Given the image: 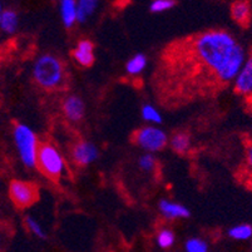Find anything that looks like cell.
<instances>
[{
    "label": "cell",
    "mask_w": 252,
    "mask_h": 252,
    "mask_svg": "<svg viewBox=\"0 0 252 252\" xmlns=\"http://www.w3.org/2000/svg\"><path fill=\"white\" fill-rule=\"evenodd\" d=\"M9 193L14 205L20 208L34 205L39 198L38 187L34 183L19 180H14L10 183Z\"/></svg>",
    "instance_id": "8992f818"
},
{
    "label": "cell",
    "mask_w": 252,
    "mask_h": 252,
    "mask_svg": "<svg viewBox=\"0 0 252 252\" xmlns=\"http://www.w3.org/2000/svg\"><path fill=\"white\" fill-rule=\"evenodd\" d=\"M186 251L187 252H208V247L205 241L201 238H191L186 242Z\"/></svg>",
    "instance_id": "44dd1931"
},
{
    "label": "cell",
    "mask_w": 252,
    "mask_h": 252,
    "mask_svg": "<svg viewBox=\"0 0 252 252\" xmlns=\"http://www.w3.org/2000/svg\"><path fill=\"white\" fill-rule=\"evenodd\" d=\"M159 211H161L164 217L169 220L187 219V217H189V208L180 205V203L169 202L167 200H162L159 202Z\"/></svg>",
    "instance_id": "7c38bea8"
},
{
    "label": "cell",
    "mask_w": 252,
    "mask_h": 252,
    "mask_svg": "<svg viewBox=\"0 0 252 252\" xmlns=\"http://www.w3.org/2000/svg\"><path fill=\"white\" fill-rule=\"evenodd\" d=\"M169 143H171L172 150L175 152L180 153V155H185L191 147V137L186 132H177V133L172 136Z\"/></svg>",
    "instance_id": "5bb4252c"
},
{
    "label": "cell",
    "mask_w": 252,
    "mask_h": 252,
    "mask_svg": "<svg viewBox=\"0 0 252 252\" xmlns=\"http://www.w3.org/2000/svg\"><path fill=\"white\" fill-rule=\"evenodd\" d=\"M63 112L69 121L78 122L81 121L86 113V105L83 100L77 95H69L63 102Z\"/></svg>",
    "instance_id": "30bf717a"
},
{
    "label": "cell",
    "mask_w": 252,
    "mask_h": 252,
    "mask_svg": "<svg viewBox=\"0 0 252 252\" xmlns=\"http://www.w3.org/2000/svg\"><path fill=\"white\" fill-rule=\"evenodd\" d=\"M176 4L177 3L175 0H155V1L151 3L150 9L153 13H162V11L169 10L171 8H173Z\"/></svg>",
    "instance_id": "7402d4cb"
},
{
    "label": "cell",
    "mask_w": 252,
    "mask_h": 252,
    "mask_svg": "<svg viewBox=\"0 0 252 252\" xmlns=\"http://www.w3.org/2000/svg\"><path fill=\"white\" fill-rule=\"evenodd\" d=\"M73 58L82 67H91L94 63V44L88 40L83 39L78 43L75 49L73 50Z\"/></svg>",
    "instance_id": "9c48e42d"
},
{
    "label": "cell",
    "mask_w": 252,
    "mask_h": 252,
    "mask_svg": "<svg viewBox=\"0 0 252 252\" xmlns=\"http://www.w3.org/2000/svg\"><path fill=\"white\" fill-rule=\"evenodd\" d=\"M147 64V58L143 54H136L133 58L130 59L126 65V69L130 75H137L146 68Z\"/></svg>",
    "instance_id": "ac0fdd59"
},
{
    "label": "cell",
    "mask_w": 252,
    "mask_h": 252,
    "mask_svg": "<svg viewBox=\"0 0 252 252\" xmlns=\"http://www.w3.org/2000/svg\"><path fill=\"white\" fill-rule=\"evenodd\" d=\"M133 139L139 147L148 152H157V151L163 150L167 144V134L162 129L153 126L143 127L137 130Z\"/></svg>",
    "instance_id": "5b68a950"
},
{
    "label": "cell",
    "mask_w": 252,
    "mask_h": 252,
    "mask_svg": "<svg viewBox=\"0 0 252 252\" xmlns=\"http://www.w3.org/2000/svg\"><path fill=\"white\" fill-rule=\"evenodd\" d=\"M142 117L143 119L148 121L152 123H161L162 122V116L157 109L151 104H144L142 108Z\"/></svg>",
    "instance_id": "d6986e66"
},
{
    "label": "cell",
    "mask_w": 252,
    "mask_h": 252,
    "mask_svg": "<svg viewBox=\"0 0 252 252\" xmlns=\"http://www.w3.org/2000/svg\"><path fill=\"white\" fill-rule=\"evenodd\" d=\"M186 43L217 84H227L236 79L246 62L242 45L224 31L203 32Z\"/></svg>",
    "instance_id": "6da1fadb"
},
{
    "label": "cell",
    "mask_w": 252,
    "mask_h": 252,
    "mask_svg": "<svg viewBox=\"0 0 252 252\" xmlns=\"http://www.w3.org/2000/svg\"><path fill=\"white\" fill-rule=\"evenodd\" d=\"M245 163H246L247 176L252 178V141L249 142L246 147V155H245Z\"/></svg>",
    "instance_id": "d4e9b609"
},
{
    "label": "cell",
    "mask_w": 252,
    "mask_h": 252,
    "mask_svg": "<svg viewBox=\"0 0 252 252\" xmlns=\"http://www.w3.org/2000/svg\"><path fill=\"white\" fill-rule=\"evenodd\" d=\"M33 77L44 89H59L65 86L67 73L62 61L52 54L40 56L33 67Z\"/></svg>",
    "instance_id": "7a4b0ae2"
},
{
    "label": "cell",
    "mask_w": 252,
    "mask_h": 252,
    "mask_svg": "<svg viewBox=\"0 0 252 252\" xmlns=\"http://www.w3.org/2000/svg\"><path fill=\"white\" fill-rule=\"evenodd\" d=\"M73 159L79 166H88L98 158V148L87 141H81L72 150Z\"/></svg>",
    "instance_id": "52a82bcc"
},
{
    "label": "cell",
    "mask_w": 252,
    "mask_h": 252,
    "mask_svg": "<svg viewBox=\"0 0 252 252\" xmlns=\"http://www.w3.org/2000/svg\"><path fill=\"white\" fill-rule=\"evenodd\" d=\"M25 222H27V226H28L29 230H31L34 235L38 236V237L40 238H45L44 231H43V227L40 226V223H39L38 221H35L33 217H27V219H25Z\"/></svg>",
    "instance_id": "603a6c76"
},
{
    "label": "cell",
    "mask_w": 252,
    "mask_h": 252,
    "mask_svg": "<svg viewBox=\"0 0 252 252\" xmlns=\"http://www.w3.org/2000/svg\"><path fill=\"white\" fill-rule=\"evenodd\" d=\"M0 27L6 33H14L18 27V15L14 10H5L0 20Z\"/></svg>",
    "instance_id": "e0dca14e"
},
{
    "label": "cell",
    "mask_w": 252,
    "mask_h": 252,
    "mask_svg": "<svg viewBox=\"0 0 252 252\" xmlns=\"http://www.w3.org/2000/svg\"><path fill=\"white\" fill-rule=\"evenodd\" d=\"M3 9H1V5H0V20H1V17H3Z\"/></svg>",
    "instance_id": "484cf974"
},
{
    "label": "cell",
    "mask_w": 252,
    "mask_h": 252,
    "mask_svg": "<svg viewBox=\"0 0 252 252\" xmlns=\"http://www.w3.org/2000/svg\"><path fill=\"white\" fill-rule=\"evenodd\" d=\"M156 166V159L152 155H143L139 158V167L143 171H152Z\"/></svg>",
    "instance_id": "cb8c5ba5"
},
{
    "label": "cell",
    "mask_w": 252,
    "mask_h": 252,
    "mask_svg": "<svg viewBox=\"0 0 252 252\" xmlns=\"http://www.w3.org/2000/svg\"><path fill=\"white\" fill-rule=\"evenodd\" d=\"M228 236L237 241H246L252 237V226L247 223L236 224L228 231Z\"/></svg>",
    "instance_id": "2e32d148"
},
{
    "label": "cell",
    "mask_w": 252,
    "mask_h": 252,
    "mask_svg": "<svg viewBox=\"0 0 252 252\" xmlns=\"http://www.w3.org/2000/svg\"><path fill=\"white\" fill-rule=\"evenodd\" d=\"M232 19L244 28L249 27L252 18V6L250 1H235L231 5Z\"/></svg>",
    "instance_id": "8fae6325"
},
{
    "label": "cell",
    "mask_w": 252,
    "mask_h": 252,
    "mask_svg": "<svg viewBox=\"0 0 252 252\" xmlns=\"http://www.w3.org/2000/svg\"><path fill=\"white\" fill-rule=\"evenodd\" d=\"M61 14L64 25L72 28L77 22V3L74 0H63L61 3Z\"/></svg>",
    "instance_id": "4fadbf2b"
},
{
    "label": "cell",
    "mask_w": 252,
    "mask_h": 252,
    "mask_svg": "<svg viewBox=\"0 0 252 252\" xmlns=\"http://www.w3.org/2000/svg\"><path fill=\"white\" fill-rule=\"evenodd\" d=\"M98 6V1L95 0H81L77 3V20L86 22L91 17Z\"/></svg>",
    "instance_id": "9a60e30c"
},
{
    "label": "cell",
    "mask_w": 252,
    "mask_h": 252,
    "mask_svg": "<svg viewBox=\"0 0 252 252\" xmlns=\"http://www.w3.org/2000/svg\"><path fill=\"white\" fill-rule=\"evenodd\" d=\"M36 167L43 175L52 180H59L63 175L65 164L61 152L49 143H42L39 146L36 156Z\"/></svg>",
    "instance_id": "277c9868"
},
{
    "label": "cell",
    "mask_w": 252,
    "mask_h": 252,
    "mask_svg": "<svg viewBox=\"0 0 252 252\" xmlns=\"http://www.w3.org/2000/svg\"><path fill=\"white\" fill-rule=\"evenodd\" d=\"M235 91L240 94L252 93V50L235 79Z\"/></svg>",
    "instance_id": "ba28073f"
},
{
    "label": "cell",
    "mask_w": 252,
    "mask_h": 252,
    "mask_svg": "<svg viewBox=\"0 0 252 252\" xmlns=\"http://www.w3.org/2000/svg\"><path fill=\"white\" fill-rule=\"evenodd\" d=\"M14 141L19 151L23 163L29 168L36 166V156H38L39 144L35 133L25 125H15Z\"/></svg>",
    "instance_id": "3957f363"
},
{
    "label": "cell",
    "mask_w": 252,
    "mask_h": 252,
    "mask_svg": "<svg viewBox=\"0 0 252 252\" xmlns=\"http://www.w3.org/2000/svg\"><path fill=\"white\" fill-rule=\"evenodd\" d=\"M157 244L162 249H169L175 244V235L171 230H161L157 236Z\"/></svg>",
    "instance_id": "ffe728a7"
}]
</instances>
